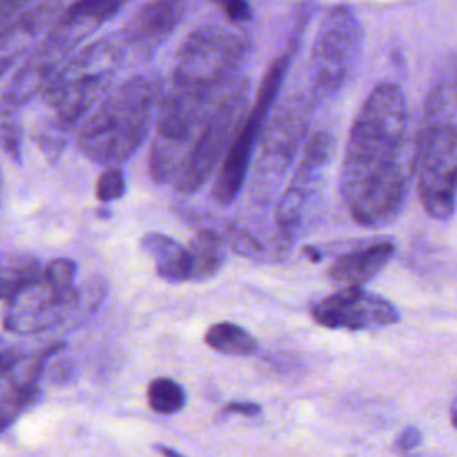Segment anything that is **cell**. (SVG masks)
<instances>
[{"instance_id": "cell-24", "label": "cell", "mask_w": 457, "mask_h": 457, "mask_svg": "<svg viewBox=\"0 0 457 457\" xmlns=\"http://www.w3.org/2000/svg\"><path fill=\"white\" fill-rule=\"evenodd\" d=\"M34 0H0V27L14 20L25 9L30 7Z\"/></svg>"}, {"instance_id": "cell-8", "label": "cell", "mask_w": 457, "mask_h": 457, "mask_svg": "<svg viewBox=\"0 0 457 457\" xmlns=\"http://www.w3.org/2000/svg\"><path fill=\"white\" fill-rule=\"evenodd\" d=\"M245 87L236 86V89L230 91L227 98L211 111L205 127L195 139L189 154L182 159L180 168L173 179L179 191H196L209 179L214 166L218 164L221 152L228 145L234 127L243 121L241 112L245 107Z\"/></svg>"}, {"instance_id": "cell-2", "label": "cell", "mask_w": 457, "mask_h": 457, "mask_svg": "<svg viewBox=\"0 0 457 457\" xmlns=\"http://www.w3.org/2000/svg\"><path fill=\"white\" fill-rule=\"evenodd\" d=\"M154 86L145 77L125 82L87 118L79 134L82 152L100 164H118L132 155L146 136Z\"/></svg>"}, {"instance_id": "cell-28", "label": "cell", "mask_w": 457, "mask_h": 457, "mask_svg": "<svg viewBox=\"0 0 457 457\" xmlns=\"http://www.w3.org/2000/svg\"><path fill=\"white\" fill-rule=\"evenodd\" d=\"M155 450H157V453H161L162 457H184L179 450H173V448H168V446H161V445H157V446H155Z\"/></svg>"}, {"instance_id": "cell-12", "label": "cell", "mask_w": 457, "mask_h": 457, "mask_svg": "<svg viewBox=\"0 0 457 457\" xmlns=\"http://www.w3.org/2000/svg\"><path fill=\"white\" fill-rule=\"evenodd\" d=\"M184 12L182 0H152L143 5L127 25L130 45L150 52L170 36Z\"/></svg>"}, {"instance_id": "cell-9", "label": "cell", "mask_w": 457, "mask_h": 457, "mask_svg": "<svg viewBox=\"0 0 457 457\" xmlns=\"http://www.w3.org/2000/svg\"><path fill=\"white\" fill-rule=\"evenodd\" d=\"M314 321L332 330H377L400 320L398 309L386 298L359 286L343 287L311 309Z\"/></svg>"}, {"instance_id": "cell-11", "label": "cell", "mask_w": 457, "mask_h": 457, "mask_svg": "<svg viewBox=\"0 0 457 457\" xmlns=\"http://www.w3.org/2000/svg\"><path fill=\"white\" fill-rule=\"evenodd\" d=\"M59 7L57 0L39 2L0 27V77L30 48L36 37L50 27Z\"/></svg>"}, {"instance_id": "cell-6", "label": "cell", "mask_w": 457, "mask_h": 457, "mask_svg": "<svg viewBox=\"0 0 457 457\" xmlns=\"http://www.w3.org/2000/svg\"><path fill=\"white\" fill-rule=\"evenodd\" d=\"M361 48L357 16L343 5L328 11L312 50V84L320 96L337 91L352 73Z\"/></svg>"}, {"instance_id": "cell-13", "label": "cell", "mask_w": 457, "mask_h": 457, "mask_svg": "<svg viewBox=\"0 0 457 457\" xmlns=\"http://www.w3.org/2000/svg\"><path fill=\"white\" fill-rule=\"evenodd\" d=\"M395 245L391 241H378L366 248L345 253L334 261L328 270L332 282L348 286H362L373 278L393 257Z\"/></svg>"}, {"instance_id": "cell-19", "label": "cell", "mask_w": 457, "mask_h": 457, "mask_svg": "<svg viewBox=\"0 0 457 457\" xmlns=\"http://www.w3.org/2000/svg\"><path fill=\"white\" fill-rule=\"evenodd\" d=\"M148 403L159 414H171L182 409L184 391L171 378H155L148 386Z\"/></svg>"}, {"instance_id": "cell-5", "label": "cell", "mask_w": 457, "mask_h": 457, "mask_svg": "<svg viewBox=\"0 0 457 457\" xmlns=\"http://www.w3.org/2000/svg\"><path fill=\"white\" fill-rule=\"evenodd\" d=\"M418 175V196L436 220H448L455 211L457 191V125H445L412 154Z\"/></svg>"}, {"instance_id": "cell-3", "label": "cell", "mask_w": 457, "mask_h": 457, "mask_svg": "<svg viewBox=\"0 0 457 457\" xmlns=\"http://www.w3.org/2000/svg\"><path fill=\"white\" fill-rule=\"evenodd\" d=\"M121 54L118 45L102 39L70 57L50 82V104L66 123L77 121L105 93Z\"/></svg>"}, {"instance_id": "cell-30", "label": "cell", "mask_w": 457, "mask_h": 457, "mask_svg": "<svg viewBox=\"0 0 457 457\" xmlns=\"http://www.w3.org/2000/svg\"><path fill=\"white\" fill-rule=\"evenodd\" d=\"M450 420H452V425H453V428L457 430V402L452 405V409H450Z\"/></svg>"}, {"instance_id": "cell-7", "label": "cell", "mask_w": 457, "mask_h": 457, "mask_svg": "<svg viewBox=\"0 0 457 457\" xmlns=\"http://www.w3.org/2000/svg\"><path fill=\"white\" fill-rule=\"evenodd\" d=\"M286 68H287V59L284 57L273 62V66L268 70L266 77L262 79V84L259 87L252 111L239 123V130L225 152V159L220 166V171L212 187V195L218 204L227 205L237 196L248 171V162H250L253 145L257 141L264 118L271 107V102L280 87V82L286 75Z\"/></svg>"}, {"instance_id": "cell-21", "label": "cell", "mask_w": 457, "mask_h": 457, "mask_svg": "<svg viewBox=\"0 0 457 457\" xmlns=\"http://www.w3.org/2000/svg\"><path fill=\"white\" fill-rule=\"evenodd\" d=\"M125 193V179L120 168H107L96 180V198L100 202H112Z\"/></svg>"}, {"instance_id": "cell-1", "label": "cell", "mask_w": 457, "mask_h": 457, "mask_svg": "<svg viewBox=\"0 0 457 457\" xmlns=\"http://www.w3.org/2000/svg\"><path fill=\"white\" fill-rule=\"evenodd\" d=\"M407 104L393 82L364 100L350 130L341 170V195L355 223L378 228L402 211L412 170L403 162Z\"/></svg>"}, {"instance_id": "cell-18", "label": "cell", "mask_w": 457, "mask_h": 457, "mask_svg": "<svg viewBox=\"0 0 457 457\" xmlns=\"http://www.w3.org/2000/svg\"><path fill=\"white\" fill-rule=\"evenodd\" d=\"M204 341L212 350L228 355H252L257 352V341L245 328L228 321L211 325Z\"/></svg>"}, {"instance_id": "cell-4", "label": "cell", "mask_w": 457, "mask_h": 457, "mask_svg": "<svg viewBox=\"0 0 457 457\" xmlns=\"http://www.w3.org/2000/svg\"><path fill=\"white\" fill-rule=\"evenodd\" d=\"M245 54L243 41L218 29L191 34L177 55L173 86L212 96Z\"/></svg>"}, {"instance_id": "cell-22", "label": "cell", "mask_w": 457, "mask_h": 457, "mask_svg": "<svg viewBox=\"0 0 457 457\" xmlns=\"http://www.w3.org/2000/svg\"><path fill=\"white\" fill-rule=\"evenodd\" d=\"M227 243L230 245V248L234 252H239V253H245V255H250V253L259 250L257 241L246 230L237 228V227H230L227 230Z\"/></svg>"}, {"instance_id": "cell-25", "label": "cell", "mask_w": 457, "mask_h": 457, "mask_svg": "<svg viewBox=\"0 0 457 457\" xmlns=\"http://www.w3.org/2000/svg\"><path fill=\"white\" fill-rule=\"evenodd\" d=\"M421 432L416 427H407L396 439L395 448L398 452H411L421 445Z\"/></svg>"}, {"instance_id": "cell-29", "label": "cell", "mask_w": 457, "mask_h": 457, "mask_svg": "<svg viewBox=\"0 0 457 457\" xmlns=\"http://www.w3.org/2000/svg\"><path fill=\"white\" fill-rule=\"evenodd\" d=\"M12 364V359L11 355L7 353H0V375H4V371Z\"/></svg>"}, {"instance_id": "cell-17", "label": "cell", "mask_w": 457, "mask_h": 457, "mask_svg": "<svg viewBox=\"0 0 457 457\" xmlns=\"http://www.w3.org/2000/svg\"><path fill=\"white\" fill-rule=\"evenodd\" d=\"M127 2L129 0H77L61 23L68 30L86 32L116 16Z\"/></svg>"}, {"instance_id": "cell-14", "label": "cell", "mask_w": 457, "mask_h": 457, "mask_svg": "<svg viewBox=\"0 0 457 457\" xmlns=\"http://www.w3.org/2000/svg\"><path fill=\"white\" fill-rule=\"evenodd\" d=\"M143 250L155 262V271L162 280L182 282L189 280L187 248L162 234H146L141 239Z\"/></svg>"}, {"instance_id": "cell-20", "label": "cell", "mask_w": 457, "mask_h": 457, "mask_svg": "<svg viewBox=\"0 0 457 457\" xmlns=\"http://www.w3.org/2000/svg\"><path fill=\"white\" fill-rule=\"evenodd\" d=\"M77 266L70 259H54L43 270V282L59 295H73L77 293L73 287Z\"/></svg>"}, {"instance_id": "cell-23", "label": "cell", "mask_w": 457, "mask_h": 457, "mask_svg": "<svg viewBox=\"0 0 457 457\" xmlns=\"http://www.w3.org/2000/svg\"><path fill=\"white\" fill-rule=\"evenodd\" d=\"M232 21H245L250 18V5L246 0H212Z\"/></svg>"}, {"instance_id": "cell-15", "label": "cell", "mask_w": 457, "mask_h": 457, "mask_svg": "<svg viewBox=\"0 0 457 457\" xmlns=\"http://www.w3.org/2000/svg\"><path fill=\"white\" fill-rule=\"evenodd\" d=\"M43 278L39 261L20 252H0V298H16Z\"/></svg>"}, {"instance_id": "cell-10", "label": "cell", "mask_w": 457, "mask_h": 457, "mask_svg": "<svg viewBox=\"0 0 457 457\" xmlns=\"http://www.w3.org/2000/svg\"><path fill=\"white\" fill-rule=\"evenodd\" d=\"M330 154L332 137L323 132L311 137L305 145L298 171L277 207V223L284 234H289L300 223L305 204L312 193V186L323 166L328 162Z\"/></svg>"}, {"instance_id": "cell-16", "label": "cell", "mask_w": 457, "mask_h": 457, "mask_svg": "<svg viewBox=\"0 0 457 457\" xmlns=\"http://www.w3.org/2000/svg\"><path fill=\"white\" fill-rule=\"evenodd\" d=\"M189 280H207L214 277L223 262L221 236L212 230H200L187 246Z\"/></svg>"}, {"instance_id": "cell-27", "label": "cell", "mask_w": 457, "mask_h": 457, "mask_svg": "<svg viewBox=\"0 0 457 457\" xmlns=\"http://www.w3.org/2000/svg\"><path fill=\"white\" fill-rule=\"evenodd\" d=\"M227 409L230 412H237L243 416H255L261 411V407L257 403H250V402H232L227 405Z\"/></svg>"}, {"instance_id": "cell-26", "label": "cell", "mask_w": 457, "mask_h": 457, "mask_svg": "<svg viewBox=\"0 0 457 457\" xmlns=\"http://www.w3.org/2000/svg\"><path fill=\"white\" fill-rule=\"evenodd\" d=\"M18 411L20 407L11 403L9 400L0 403V432H4L14 421V418L18 416Z\"/></svg>"}]
</instances>
